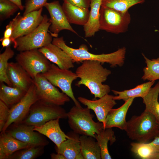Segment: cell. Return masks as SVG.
Masks as SVG:
<instances>
[{"instance_id":"obj_24","label":"cell","mask_w":159,"mask_h":159,"mask_svg":"<svg viewBox=\"0 0 159 159\" xmlns=\"http://www.w3.org/2000/svg\"><path fill=\"white\" fill-rule=\"evenodd\" d=\"M5 84L0 82V100L10 108L20 101L27 92L18 87L9 86Z\"/></svg>"},{"instance_id":"obj_2","label":"cell","mask_w":159,"mask_h":159,"mask_svg":"<svg viewBox=\"0 0 159 159\" xmlns=\"http://www.w3.org/2000/svg\"><path fill=\"white\" fill-rule=\"evenodd\" d=\"M52 43L60 48L72 58L73 63L82 62L85 60L100 62L102 64L108 63L111 67L122 66L124 63L126 49L123 47L113 52L96 54L90 53L86 45L81 44L78 49L71 48L66 45L63 37H54Z\"/></svg>"},{"instance_id":"obj_35","label":"cell","mask_w":159,"mask_h":159,"mask_svg":"<svg viewBox=\"0 0 159 159\" xmlns=\"http://www.w3.org/2000/svg\"><path fill=\"white\" fill-rule=\"evenodd\" d=\"M48 0H26L25 10L23 15H25L33 11L38 10L44 6Z\"/></svg>"},{"instance_id":"obj_8","label":"cell","mask_w":159,"mask_h":159,"mask_svg":"<svg viewBox=\"0 0 159 159\" xmlns=\"http://www.w3.org/2000/svg\"><path fill=\"white\" fill-rule=\"evenodd\" d=\"M42 74L52 84L59 88L62 92L71 98L75 105L81 106L75 97L72 87L73 82L78 78L76 73L69 69H61L54 64H51L48 70Z\"/></svg>"},{"instance_id":"obj_44","label":"cell","mask_w":159,"mask_h":159,"mask_svg":"<svg viewBox=\"0 0 159 159\" xmlns=\"http://www.w3.org/2000/svg\"><path fill=\"white\" fill-rule=\"evenodd\" d=\"M152 159H159V153L155 154Z\"/></svg>"},{"instance_id":"obj_23","label":"cell","mask_w":159,"mask_h":159,"mask_svg":"<svg viewBox=\"0 0 159 159\" xmlns=\"http://www.w3.org/2000/svg\"><path fill=\"white\" fill-rule=\"evenodd\" d=\"M102 0H91L88 20L83 26L86 37H91L100 30V10Z\"/></svg>"},{"instance_id":"obj_7","label":"cell","mask_w":159,"mask_h":159,"mask_svg":"<svg viewBox=\"0 0 159 159\" xmlns=\"http://www.w3.org/2000/svg\"><path fill=\"white\" fill-rule=\"evenodd\" d=\"M131 20L128 11L122 13L111 8L101 6L100 30L115 34L125 33L127 30Z\"/></svg>"},{"instance_id":"obj_19","label":"cell","mask_w":159,"mask_h":159,"mask_svg":"<svg viewBox=\"0 0 159 159\" xmlns=\"http://www.w3.org/2000/svg\"><path fill=\"white\" fill-rule=\"evenodd\" d=\"M135 98H130L125 101L124 104L119 107L112 108L110 111L106 118L105 128L116 127L121 130H125L127 124L126 115Z\"/></svg>"},{"instance_id":"obj_18","label":"cell","mask_w":159,"mask_h":159,"mask_svg":"<svg viewBox=\"0 0 159 159\" xmlns=\"http://www.w3.org/2000/svg\"><path fill=\"white\" fill-rule=\"evenodd\" d=\"M59 119L50 120L41 125L34 126V129L48 137L57 147L67 139L71 138L69 135H66L61 129L59 123Z\"/></svg>"},{"instance_id":"obj_11","label":"cell","mask_w":159,"mask_h":159,"mask_svg":"<svg viewBox=\"0 0 159 159\" xmlns=\"http://www.w3.org/2000/svg\"><path fill=\"white\" fill-rule=\"evenodd\" d=\"M38 100L36 87L33 83L21 100L10 108L8 119L1 132H5L13 123H21L28 114L31 106Z\"/></svg>"},{"instance_id":"obj_29","label":"cell","mask_w":159,"mask_h":159,"mask_svg":"<svg viewBox=\"0 0 159 159\" xmlns=\"http://www.w3.org/2000/svg\"><path fill=\"white\" fill-rule=\"evenodd\" d=\"M145 1V0H102L101 6L125 13L132 6L143 3Z\"/></svg>"},{"instance_id":"obj_32","label":"cell","mask_w":159,"mask_h":159,"mask_svg":"<svg viewBox=\"0 0 159 159\" xmlns=\"http://www.w3.org/2000/svg\"><path fill=\"white\" fill-rule=\"evenodd\" d=\"M14 55V52L11 48V45L6 47L4 52L0 54V82H4L10 86H12V85L7 74L8 61Z\"/></svg>"},{"instance_id":"obj_4","label":"cell","mask_w":159,"mask_h":159,"mask_svg":"<svg viewBox=\"0 0 159 159\" xmlns=\"http://www.w3.org/2000/svg\"><path fill=\"white\" fill-rule=\"evenodd\" d=\"M87 107L75 105L67 113L68 122L70 128L76 133L90 136L94 138L104 129L103 123L95 122L93 119L94 115L91 114Z\"/></svg>"},{"instance_id":"obj_42","label":"cell","mask_w":159,"mask_h":159,"mask_svg":"<svg viewBox=\"0 0 159 159\" xmlns=\"http://www.w3.org/2000/svg\"><path fill=\"white\" fill-rule=\"evenodd\" d=\"M16 4L21 10H23L24 8V6L22 4L21 0H9Z\"/></svg>"},{"instance_id":"obj_28","label":"cell","mask_w":159,"mask_h":159,"mask_svg":"<svg viewBox=\"0 0 159 159\" xmlns=\"http://www.w3.org/2000/svg\"><path fill=\"white\" fill-rule=\"evenodd\" d=\"M159 81L150 90L143 99L145 105V110L150 112L156 117L159 124Z\"/></svg>"},{"instance_id":"obj_12","label":"cell","mask_w":159,"mask_h":159,"mask_svg":"<svg viewBox=\"0 0 159 159\" xmlns=\"http://www.w3.org/2000/svg\"><path fill=\"white\" fill-rule=\"evenodd\" d=\"M42 10V8L22 16L19 12L13 19V29L10 38L14 44L17 38L28 34L39 25L43 18Z\"/></svg>"},{"instance_id":"obj_20","label":"cell","mask_w":159,"mask_h":159,"mask_svg":"<svg viewBox=\"0 0 159 159\" xmlns=\"http://www.w3.org/2000/svg\"><path fill=\"white\" fill-rule=\"evenodd\" d=\"M34 146L17 139L5 132L0 135V159H7L16 151Z\"/></svg>"},{"instance_id":"obj_5","label":"cell","mask_w":159,"mask_h":159,"mask_svg":"<svg viewBox=\"0 0 159 159\" xmlns=\"http://www.w3.org/2000/svg\"><path fill=\"white\" fill-rule=\"evenodd\" d=\"M67 118V112L60 106L38 100L31 106L28 114L21 123L37 126L51 120Z\"/></svg>"},{"instance_id":"obj_25","label":"cell","mask_w":159,"mask_h":159,"mask_svg":"<svg viewBox=\"0 0 159 159\" xmlns=\"http://www.w3.org/2000/svg\"><path fill=\"white\" fill-rule=\"evenodd\" d=\"M81 153L84 159H101V150L95 138L90 136L79 137Z\"/></svg>"},{"instance_id":"obj_3","label":"cell","mask_w":159,"mask_h":159,"mask_svg":"<svg viewBox=\"0 0 159 159\" xmlns=\"http://www.w3.org/2000/svg\"><path fill=\"white\" fill-rule=\"evenodd\" d=\"M125 130L131 139L146 143L157 136L159 124L153 114L144 110L140 115H134L127 122Z\"/></svg>"},{"instance_id":"obj_39","label":"cell","mask_w":159,"mask_h":159,"mask_svg":"<svg viewBox=\"0 0 159 159\" xmlns=\"http://www.w3.org/2000/svg\"><path fill=\"white\" fill-rule=\"evenodd\" d=\"M153 140L149 143L153 148L155 154L159 153V136H157Z\"/></svg>"},{"instance_id":"obj_26","label":"cell","mask_w":159,"mask_h":159,"mask_svg":"<svg viewBox=\"0 0 159 159\" xmlns=\"http://www.w3.org/2000/svg\"><path fill=\"white\" fill-rule=\"evenodd\" d=\"M155 82V81H149L138 85L133 88L122 91L112 90L113 93L116 95L114 96L113 99L115 100H122L125 101L131 98H143L148 93Z\"/></svg>"},{"instance_id":"obj_40","label":"cell","mask_w":159,"mask_h":159,"mask_svg":"<svg viewBox=\"0 0 159 159\" xmlns=\"http://www.w3.org/2000/svg\"><path fill=\"white\" fill-rule=\"evenodd\" d=\"M0 41L1 42V44L3 47H6L10 45L11 42L10 38H3L0 39Z\"/></svg>"},{"instance_id":"obj_43","label":"cell","mask_w":159,"mask_h":159,"mask_svg":"<svg viewBox=\"0 0 159 159\" xmlns=\"http://www.w3.org/2000/svg\"><path fill=\"white\" fill-rule=\"evenodd\" d=\"M84 159L82 154L81 152L79 153L76 158L75 159Z\"/></svg>"},{"instance_id":"obj_10","label":"cell","mask_w":159,"mask_h":159,"mask_svg":"<svg viewBox=\"0 0 159 159\" xmlns=\"http://www.w3.org/2000/svg\"><path fill=\"white\" fill-rule=\"evenodd\" d=\"M33 79L39 100L60 106L70 101L69 97L59 91L42 73L38 74Z\"/></svg>"},{"instance_id":"obj_36","label":"cell","mask_w":159,"mask_h":159,"mask_svg":"<svg viewBox=\"0 0 159 159\" xmlns=\"http://www.w3.org/2000/svg\"><path fill=\"white\" fill-rule=\"evenodd\" d=\"M10 108L0 100V131L1 132L9 115Z\"/></svg>"},{"instance_id":"obj_41","label":"cell","mask_w":159,"mask_h":159,"mask_svg":"<svg viewBox=\"0 0 159 159\" xmlns=\"http://www.w3.org/2000/svg\"><path fill=\"white\" fill-rule=\"evenodd\" d=\"M50 156L52 159H66L63 155L58 153H52L50 155Z\"/></svg>"},{"instance_id":"obj_27","label":"cell","mask_w":159,"mask_h":159,"mask_svg":"<svg viewBox=\"0 0 159 159\" xmlns=\"http://www.w3.org/2000/svg\"><path fill=\"white\" fill-rule=\"evenodd\" d=\"M95 138L101 150V159H111L108 150V143L110 141L111 145L116 140L114 132L112 128L103 129L99 133L95 134Z\"/></svg>"},{"instance_id":"obj_1","label":"cell","mask_w":159,"mask_h":159,"mask_svg":"<svg viewBox=\"0 0 159 159\" xmlns=\"http://www.w3.org/2000/svg\"><path fill=\"white\" fill-rule=\"evenodd\" d=\"M76 69L75 73L80 80L76 84L79 87L84 85L90 90L95 99L108 94L110 86L102 83L105 81L111 71L104 68L101 62L97 61L85 60Z\"/></svg>"},{"instance_id":"obj_30","label":"cell","mask_w":159,"mask_h":159,"mask_svg":"<svg viewBox=\"0 0 159 159\" xmlns=\"http://www.w3.org/2000/svg\"><path fill=\"white\" fill-rule=\"evenodd\" d=\"M147 66L143 69V74L141 79L144 81H155L159 79V57L150 60L143 54Z\"/></svg>"},{"instance_id":"obj_17","label":"cell","mask_w":159,"mask_h":159,"mask_svg":"<svg viewBox=\"0 0 159 159\" xmlns=\"http://www.w3.org/2000/svg\"><path fill=\"white\" fill-rule=\"evenodd\" d=\"M8 77L12 86L27 92L33 83V79L17 62L8 63L7 71Z\"/></svg>"},{"instance_id":"obj_31","label":"cell","mask_w":159,"mask_h":159,"mask_svg":"<svg viewBox=\"0 0 159 159\" xmlns=\"http://www.w3.org/2000/svg\"><path fill=\"white\" fill-rule=\"evenodd\" d=\"M44 146H34L19 150L11 155L7 159H34L44 152Z\"/></svg>"},{"instance_id":"obj_13","label":"cell","mask_w":159,"mask_h":159,"mask_svg":"<svg viewBox=\"0 0 159 159\" xmlns=\"http://www.w3.org/2000/svg\"><path fill=\"white\" fill-rule=\"evenodd\" d=\"M34 126L22 123H13L5 131L23 142L33 146H46L49 142L42 134L34 130Z\"/></svg>"},{"instance_id":"obj_22","label":"cell","mask_w":159,"mask_h":159,"mask_svg":"<svg viewBox=\"0 0 159 159\" xmlns=\"http://www.w3.org/2000/svg\"><path fill=\"white\" fill-rule=\"evenodd\" d=\"M62 8L68 21L70 24L84 25L89 18V9L74 6L64 2Z\"/></svg>"},{"instance_id":"obj_45","label":"cell","mask_w":159,"mask_h":159,"mask_svg":"<svg viewBox=\"0 0 159 159\" xmlns=\"http://www.w3.org/2000/svg\"><path fill=\"white\" fill-rule=\"evenodd\" d=\"M157 136H159V132H158Z\"/></svg>"},{"instance_id":"obj_9","label":"cell","mask_w":159,"mask_h":159,"mask_svg":"<svg viewBox=\"0 0 159 159\" xmlns=\"http://www.w3.org/2000/svg\"><path fill=\"white\" fill-rule=\"evenodd\" d=\"M15 59L32 79L38 74L46 72L51 64L37 49L19 52Z\"/></svg>"},{"instance_id":"obj_16","label":"cell","mask_w":159,"mask_h":159,"mask_svg":"<svg viewBox=\"0 0 159 159\" xmlns=\"http://www.w3.org/2000/svg\"><path fill=\"white\" fill-rule=\"evenodd\" d=\"M38 49L49 61L56 64L61 69H69L74 67L71 57L60 48L52 43Z\"/></svg>"},{"instance_id":"obj_37","label":"cell","mask_w":159,"mask_h":159,"mask_svg":"<svg viewBox=\"0 0 159 159\" xmlns=\"http://www.w3.org/2000/svg\"><path fill=\"white\" fill-rule=\"evenodd\" d=\"M64 2L80 7L89 9L91 0H63Z\"/></svg>"},{"instance_id":"obj_38","label":"cell","mask_w":159,"mask_h":159,"mask_svg":"<svg viewBox=\"0 0 159 159\" xmlns=\"http://www.w3.org/2000/svg\"><path fill=\"white\" fill-rule=\"evenodd\" d=\"M13 22L14 20L12 19L6 26V29L4 33L3 38H11L13 30Z\"/></svg>"},{"instance_id":"obj_21","label":"cell","mask_w":159,"mask_h":159,"mask_svg":"<svg viewBox=\"0 0 159 159\" xmlns=\"http://www.w3.org/2000/svg\"><path fill=\"white\" fill-rule=\"evenodd\" d=\"M69 135L71 138L64 141L58 147L55 146V149L57 153L63 155L66 159H75L81 152L80 136L73 131Z\"/></svg>"},{"instance_id":"obj_34","label":"cell","mask_w":159,"mask_h":159,"mask_svg":"<svg viewBox=\"0 0 159 159\" xmlns=\"http://www.w3.org/2000/svg\"><path fill=\"white\" fill-rule=\"evenodd\" d=\"M19 9L16 4L9 0H0V20L9 18Z\"/></svg>"},{"instance_id":"obj_15","label":"cell","mask_w":159,"mask_h":159,"mask_svg":"<svg viewBox=\"0 0 159 159\" xmlns=\"http://www.w3.org/2000/svg\"><path fill=\"white\" fill-rule=\"evenodd\" d=\"M114 96L107 94L95 100H90L81 97H78L77 99L80 102L94 112L98 120L103 123L104 128L105 129V120L107 115L117 104L113 99Z\"/></svg>"},{"instance_id":"obj_33","label":"cell","mask_w":159,"mask_h":159,"mask_svg":"<svg viewBox=\"0 0 159 159\" xmlns=\"http://www.w3.org/2000/svg\"><path fill=\"white\" fill-rule=\"evenodd\" d=\"M131 151L137 157L142 159H152L155 154L149 143L132 142L130 144Z\"/></svg>"},{"instance_id":"obj_6","label":"cell","mask_w":159,"mask_h":159,"mask_svg":"<svg viewBox=\"0 0 159 159\" xmlns=\"http://www.w3.org/2000/svg\"><path fill=\"white\" fill-rule=\"evenodd\" d=\"M51 23L47 16L43 15V20L33 31L25 36L17 38L14 47L19 52L39 49L50 43L52 36L49 28Z\"/></svg>"},{"instance_id":"obj_14","label":"cell","mask_w":159,"mask_h":159,"mask_svg":"<svg viewBox=\"0 0 159 159\" xmlns=\"http://www.w3.org/2000/svg\"><path fill=\"white\" fill-rule=\"evenodd\" d=\"M50 15L51 23L49 29L52 37H57L62 30H67L78 35L70 25L58 1L47 2L44 6Z\"/></svg>"}]
</instances>
